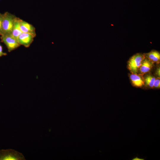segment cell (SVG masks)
I'll use <instances>...</instances> for the list:
<instances>
[{
    "label": "cell",
    "mask_w": 160,
    "mask_h": 160,
    "mask_svg": "<svg viewBox=\"0 0 160 160\" xmlns=\"http://www.w3.org/2000/svg\"><path fill=\"white\" fill-rule=\"evenodd\" d=\"M20 23L23 33H30L36 36V29L33 25L20 19Z\"/></svg>",
    "instance_id": "8992f818"
},
{
    "label": "cell",
    "mask_w": 160,
    "mask_h": 160,
    "mask_svg": "<svg viewBox=\"0 0 160 160\" xmlns=\"http://www.w3.org/2000/svg\"><path fill=\"white\" fill-rule=\"evenodd\" d=\"M3 14L0 13V35L2 34V23L3 18Z\"/></svg>",
    "instance_id": "4fadbf2b"
},
{
    "label": "cell",
    "mask_w": 160,
    "mask_h": 160,
    "mask_svg": "<svg viewBox=\"0 0 160 160\" xmlns=\"http://www.w3.org/2000/svg\"><path fill=\"white\" fill-rule=\"evenodd\" d=\"M7 55V53L3 51L2 47L0 44V57L6 56Z\"/></svg>",
    "instance_id": "5bb4252c"
},
{
    "label": "cell",
    "mask_w": 160,
    "mask_h": 160,
    "mask_svg": "<svg viewBox=\"0 0 160 160\" xmlns=\"http://www.w3.org/2000/svg\"><path fill=\"white\" fill-rule=\"evenodd\" d=\"M25 160L23 155L12 149L0 150V160Z\"/></svg>",
    "instance_id": "3957f363"
},
{
    "label": "cell",
    "mask_w": 160,
    "mask_h": 160,
    "mask_svg": "<svg viewBox=\"0 0 160 160\" xmlns=\"http://www.w3.org/2000/svg\"><path fill=\"white\" fill-rule=\"evenodd\" d=\"M20 19L16 17L11 34L17 40L19 36L23 33L21 30L20 23Z\"/></svg>",
    "instance_id": "30bf717a"
},
{
    "label": "cell",
    "mask_w": 160,
    "mask_h": 160,
    "mask_svg": "<svg viewBox=\"0 0 160 160\" xmlns=\"http://www.w3.org/2000/svg\"><path fill=\"white\" fill-rule=\"evenodd\" d=\"M153 64L152 62L145 57L139 70L140 74L143 75L149 72L153 67Z\"/></svg>",
    "instance_id": "ba28073f"
},
{
    "label": "cell",
    "mask_w": 160,
    "mask_h": 160,
    "mask_svg": "<svg viewBox=\"0 0 160 160\" xmlns=\"http://www.w3.org/2000/svg\"><path fill=\"white\" fill-rule=\"evenodd\" d=\"M129 78L134 86L140 87L145 85L144 78L140 74L132 73L129 75Z\"/></svg>",
    "instance_id": "52a82bcc"
},
{
    "label": "cell",
    "mask_w": 160,
    "mask_h": 160,
    "mask_svg": "<svg viewBox=\"0 0 160 160\" xmlns=\"http://www.w3.org/2000/svg\"><path fill=\"white\" fill-rule=\"evenodd\" d=\"M160 87V79L159 77L156 78L155 80L153 85V87L156 88H159Z\"/></svg>",
    "instance_id": "7c38bea8"
},
{
    "label": "cell",
    "mask_w": 160,
    "mask_h": 160,
    "mask_svg": "<svg viewBox=\"0 0 160 160\" xmlns=\"http://www.w3.org/2000/svg\"><path fill=\"white\" fill-rule=\"evenodd\" d=\"M146 58L153 63H156L159 64L160 61V54L156 50H153L145 54Z\"/></svg>",
    "instance_id": "9c48e42d"
},
{
    "label": "cell",
    "mask_w": 160,
    "mask_h": 160,
    "mask_svg": "<svg viewBox=\"0 0 160 160\" xmlns=\"http://www.w3.org/2000/svg\"><path fill=\"white\" fill-rule=\"evenodd\" d=\"M16 17L8 12L3 14L2 23V35L11 34Z\"/></svg>",
    "instance_id": "7a4b0ae2"
},
{
    "label": "cell",
    "mask_w": 160,
    "mask_h": 160,
    "mask_svg": "<svg viewBox=\"0 0 160 160\" xmlns=\"http://www.w3.org/2000/svg\"><path fill=\"white\" fill-rule=\"evenodd\" d=\"M145 54L138 53L132 56L128 62V68L133 73H138L142 63L145 58Z\"/></svg>",
    "instance_id": "6da1fadb"
},
{
    "label": "cell",
    "mask_w": 160,
    "mask_h": 160,
    "mask_svg": "<svg viewBox=\"0 0 160 160\" xmlns=\"http://www.w3.org/2000/svg\"><path fill=\"white\" fill-rule=\"evenodd\" d=\"M144 79L145 85L149 87L153 88L154 82L156 79L155 77L151 75H148Z\"/></svg>",
    "instance_id": "8fae6325"
},
{
    "label": "cell",
    "mask_w": 160,
    "mask_h": 160,
    "mask_svg": "<svg viewBox=\"0 0 160 160\" xmlns=\"http://www.w3.org/2000/svg\"><path fill=\"white\" fill-rule=\"evenodd\" d=\"M0 38L1 41L7 47L9 52L15 50L20 46L17 40L11 34L2 35Z\"/></svg>",
    "instance_id": "277c9868"
},
{
    "label": "cell",
    "mask_w": 160,
    "mask_h": 160,
    "mask_svg": "<svg viewBox=\"0 0 160 160\" xmlns=\"http://www.w3.org/2000/svg\"><path fill=\"white\" fill-rule=\"evenodd\" d=\"M160 68H158L156 70V74L157 75V76H160Z\"/></svg>",
    "instance_id": "9a60e30c"
},
{
    "label": "cell",
    "mask_w": 160,
    "mask_h": 160,
    "mask_svg": "<svg viewBox=\"0 0 160 160\" xmlns=\"http://www.w3.org/2000/svg\"><path fill=\"white\" fill-rule=\"evenodd\" d=\"M35 36L30 33H22L18 37L17 40L20 45L28 48L32 43Z\"/></svg>",
    "instance_id": "5b68a950"
}]
</instances>
